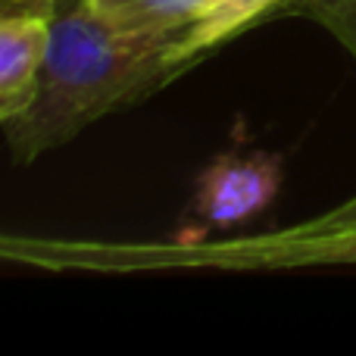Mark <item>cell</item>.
Masks as SVG:
<instances>
[{
  "mask_svg": "<svg viewBox=\"0 0 356 356\" xmlns=\"http://www.w3.org/2000/svg\"><path fill=\"white\" fill-rule=\"evenodd\" d=\"M181 31L131 35L100 22L81 0L56 13L38 94L22 116L3 122L16 163H35L119 106L138 104L181 75Z\"/></svg>",
  "mask_w": 356,
  "mask_h": 356,
  "instance_id": "6da1fadb",
  "label": "cell"
},
{
  "mask_svg": "<svg viewBox=\"0 0 356 356\" xmlns=\"http://www.w3.org/2000/svg\"><path fill=\"white\" fill-rule=\"evenodd\" d=\"M60 0H0V122L31 106Z\"/></svg>",
  "mask_w": 356,
  "mask_h": 356,
  "instance_id": "7a4b0ae2",
  "label": "cell"
},
{
  "mask_svg": "<svg viewBox=\"0 0 356 356\" xmlns=\"http://www.w3.org/2000/svg\"><path fill=\"white\" fill-rule=\"evenodd\" d=\"M282 191V160L275 154H222L197 178L194 209L207 225H238L259 216Z\"/></svg>",
  "mask_w": 356,
  "mask_h": 356,
  "instance_id": "3957f363",
  "label": "cell"
},
{
  "mask_svg": "<svg viewBox=\"0 0 356 356\" xmlns=\"http://www.w3.org/2000/svg\"><path fill=\"white\" fill-rule=\"evenodd\" d=\"M284 0H213L197 22L181 29L178 35V56L184 66H194L203 54L216 50L228 38L241 35L244 29L257 25L263 16L282 10Z\"/></svg>",
  "mask_w": 356,
  "mask_h": 356,
  "instance_id": "277c9868",
  "label": "cell"
},
{
  "mask_svg": "<svg viewBox=\"0 0 356 356\" xmlns=\"http://www.w3.org/2000/svg\"><path fill=\"white\" fill-rule=\"evenodd\" d=\"M100 22L116 31H181L207 13L213 0H81Z\"/></svg>",
  "mask_w": 356,
  "mask_h": 356,
  "instance_id": "5b68a950",
  "label": "cell"
},
{
  "mask_svg": "<svg viewBox=\"0 0 356 356\" xmlns=\"http://www.w3.org/2000/svg\"><path fill=\"white\" fill-rule=\"evenodd\" d=\"M278 13H300L319 22L356 63V0H284Z\"/></svg>",
  "mask_w": 356,
  "mask_h": 356,
  "instance_id": "8992f818",
  "label": "cell"
},
{
  "mask_svg": "<svg viewBox=\"0 0 356 356\" xmlns=\"http://www.w3.org/2000/svg\"><path fill=\"white\" fill-rule=\"evenodd\" d=\"M356 228V197L344 200L341 207L328 209L325 216H316V219L294 225V232H307V234H322V232H350Z\"/></svg>",
  "mask_w": 356,
  "mask_h": 356,
  "instance_id": "52a82bcc",
  "label": "cell"
}]
</instances>
